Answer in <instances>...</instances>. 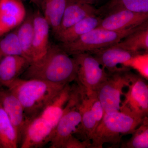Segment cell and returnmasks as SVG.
Masks as SVG:
<instances>
[{
  "instance_id": "8fae6325",
  "label": "cell",
  "mask_w": 148,
  "mask_h": 148,
  "mask_svg": "<svg viewBox=\"0 0 148 148\" xmlns=\"http://www.w3.org/2000/svg\"><path fill=\"white\" fill-rule=\"evenodd\" d=\"M90 53L98 59L108 73H112L125 67L128 68L130 62L135 56L143 53L134 52L114 45Z\"/></svg>"
},
{
  "instance_id": "7402d4cb",
  "label": "cell",
  "mask_w": 148,
  "mask_h": 148,
  "mask_svg": "<svg viewBox=\"0 0 148 148\" xmlns=\"http://www.w3.org/2000/svg\"><path fill=\"white\" fill-rule=\"evenodd\" d=\"M17 28V36L22 56L32 62V45L34 34L33 14L27 15Z\"/></svg>"
},
{
  "instance_id": "5b68a950",
  "label": "cell",
  "mask_w": 148,
  "mask_h": 148,
  "mask_svg": "<svg viewBox=\"0 0 148 148\" xmlns=\"http://www.w3.org/2000/svg\"><path fill=\"white\" fill-rule=\"evenodd\" d=\"M72 86L71 95L56 127L50 143L51 148H63L66 141L76 132L81 122L78 86L77 83Z\"/></svg>"
},
{
  "instance_id": "e0dca14e",
  "label": "cell",
  "mask_w": 148,
  "mask_h": 148,
  "mask_svg": "<svg viewBox=\"0 0 148 148\" xmlns=\"http://www.w3.org/2000/svg\"><path fill=\"white\" fill-rule=\"evenodd\" d=\"M31 62L21 55H10L0 61V83L4 87L20 77Z\"/></svg>"
},
{
  "instance_id": "f546056e",
  "label": "cell",
  "mask_w": 148,
  "mask_h": 148,
  "mask_svg": "<svg viewBox=\"0 0 148 148\" xmlns=\"http://www.w3.org/2000/svg\"><path fill=\"white\" fill-rule=\"evenodd\" d=\"M82 2L88 4L92 5L94 4L97 3L99 0H79Z\"/></svg>"
},
{
  "instance_id": "603a6c76",
  "label": "cell",
  "mask_w": 148,
  "mask_h": 148,
  "mask_svg": "<svg viewBox=\"0 0 148 148\" xmlns=\"http://www.w3.org/2000/svg\"><path fill=\"white\" fill-rule=\"evenodd\" d=\"M126 10L139 13H148V0H110L98 9L99 16L118 10Z\"/></svg>"
},
{
  "instance_id": "d4e9b609",
  "label": "cell",
  "mask_w": 148,
  "mask_h": 148,
  "mask_svg": "<svg viewBox=\"0 0 148 148\" xmlns=\"http://www.w3.org/2000/svg\"><path fill=\"white\" fill-rule=\"evenodd\" d=\"M129 140L121 148H148V116L144 119L143 121L132 133Z\"/></svg>"
},
{
  "instance_id": "9a60e30c",
  "label": "cell",
  "mask_w": 148,
  "mask_h": 148,
  "mask_svg": "<svg viewBox=\"0 0 148 148\" xmlns=\"http://www.w3.org/2000/svg\"><path fill=\"white\" fill-rule=\"evenodd\" d=\"M34 34L32 45V62L36 61L47 52L50 27L43 14L39 10L33 14Z\"/></svg>"
},
{
  "instance_id": "9c48e42d",
  "label": "cell",
  "mask_w": 148,
  "mask_h": 148,
  "mask_svg": "<svg viewBox=\"0 0 148 148\" xmlns=\"http://www.w3.org/2000/svg\"><path fill=\"white\" fill-rule=\"evenodd\" d=\"M130 82L128 90L124 94L125 99L121 103L120 111L140 118L148 114V85L147 79L130 72Z\"/></svg>"
},
{
  "instance_id": "6da1fadb",
  "label": "cell",
  "mask_w": 148,
  "mask_h": 148,
  "mask_svg": "<svg viewBox=\"0 0 148 148\" xmlns=\"http://www.w3.org/2000/svg\"><path fill=\"white\" fill-rule=\"evenodd\" d=\"M77 72L73 57L59 45L50 44L45 55L32 62L19 78L66 84L75 81Z\"/></svg>"
},
{
  "instance_id": "2e32d148",
  "label": "cell",
  "mask_w": 148,
  "mask_h": 148,
  "mask_svg": "<svg viewBox=\"0 0 148 148\" xmlns=\"http://www.w3.org/2000/svg\"><path fill=\"white\" fill-rule=\"evenodd\" d=\"M95 15H98V9L91 5L82 2L79 0H67L60 26L54 35L63 32L86 17Z\"/></svg>"
},
{
  "instance_id": "83f0119b",
  "label": "cell",
  "mask_w": 148,
  "mask_h": 148,
  "mask_svg": "<svg viewBox=\"0 0 148 148\" xmlns=\"http://www.w3.org/2000/svg\"><path fill=\"white\" fill-rule=\"evenodd\" d=\"M90 140L81 141L74 135L70 137L64 144L62 148H90Z\"/></svg>"
},
{
  "instance_id": "3957f363",
  "label": "cell",
  "mask_w": 148,
  "mask_h": 148,
  "mask_svg": "<svg viewBox=\"0 0 148 148\" xmlns=\"http://www.w3.org/2000/svg\"><path fill=\"white\" fill-rule=\"evenodd\" d=\"M144 119L121 111L104 113L91 136L90 148H102L107 143L119 145L122 137L132 134Z\"/></svg>"
},
{
  "instance_id": "d6986e66",
  "label": "cell",
  "mask_w": 148,
  "mask_h": 148,
  "mask_svg": "<svg viewBox=\"0 0 148 148\" xmlns=\"http://www.w3.org/2000/svg\"><path fill=\"white\" fill-rule=\"evenodd\" d=\"M102 18L98 15L88 16L63 32L54 35V36L61 43L72 42L92 29L98 27Z\"/></svg>"
},
{
  "instance_id": "277c9868",
  "label": "cell",
  "mask_w": 148,
  "mask_h": 148,
  "mask_svg": "<svg viewBox=\"0 0 148 148\" xmlns=\"http://www.w3.org/2000/svg\"><path fill=\"white\" fill-rule=\"evenodd\" d=\"M141 25L119 31H111L98 27L72 42L61 43L59 45L71 56L83 52L90 53L119 42Z\"/></svg>"
},
{
  "instance_id": "484cf974",
  "label": "cell",
  "mask_w": 148,
  "mask_h": 148,
  "mask_svg": "<svg viewBox=\"0 0 148 148\" xmlns=\"http://www.w3.org/2000/svg\"><path fill=\"white\" fill-rule=\"evenodd\" d=\"M10 55L22 56L17 36V29L9 32L0 39V61L4 57Z\"/></svg>"
},
{
  "instance_id": "7c38bea8",
  "label": "cell",
  "mask_w": 148,
  "mask_h": 148,
  "mask_svg": "<svg viewBox=\"0 0 148 148\" xmlns=\"http://www.w3.org/2000/svg\"><path fill=\"white\" fill-rule=\"evenodd\" d=\"M148 13L118 10L105 15L98 27L111 31H121L140 26L148 21Z\"/></svg>"
},
{
  "instance_id": "f1b7e54d",
  "label": "cell",
  "mask_w": 148,
  "mask_h": 148,
  "mask_svg": "<svg viewBox=\"0 0 148 148\" xmlns=\"http://www.w3.org/2000/svg\"><path fill=\"white\" fill-rule=\"evenodd\" d=\"M33 3L37 7L41 9L42 8V0H27Z\"/></svg>"
},
{
  "instance_id": "8992f818",
  "label": "cell",
  "mask_w": 148,
  "mask_h": 148,
  "mask_svg": "<svg viewBox=\"0 0 148 148\" xmlns=\"http://www.w3.org/2000/svg\"><path fill=\"white\" fill-rule=\"evenodd\" d=\"M130 69L124 68L112 73L108 76L95 92L104 111L109 113L120 111L123 90L130 82Z\"/></svg>"
},
{
  "instance_id": "5bb4252c",
  "label": "cell",
  "mask_w": 148,
  "mask_h": 148,
  "mask_svg": "<svg viewBox=\"0 0 148 148\" xmlns=\"http://www.w3.org/2000/svg\"><path fill=\"white\" fill-rule=\"evenodd\" d=\"M0 103L16 130L19 146L27 120L24 108L18 98L8 88L0 89Z\"/></svg>"
},
{
  "instance_id": "4dcf8cb0",
  "label": "cell",
  "mask_w": 148,
  "mask_h": 148,
  "mask_svg": "<svg viewBox=\"0 0 148 148\" xmlns=\"http://www.w3.org/2000/svg\"><path fill=\"white\" fill-rule=\"evenodd\" d=\"M3 87H4L0 83V89H1V88H2Z\"/></svg>"
},
{
  "instance_id": "ffe728a7",
  "label": "cell",
  "mask_w": 148,
  "mask_h": 148,
  "mask_svg": "<svg viewBox=\"0 0 148 148\" xmlns=\"http://www.w3.org/2000/svg\"><path fill=\"white\" fill-rule=\"evenodd\" d=\"M115 45L134 52L142 53V51L143 50L148 52V21L143 23L138 29Z\"/></svg>"
},
{
  "instance_id": "4316f807",
  "label": "cell",
  "mask_w": 148,
  "mask_h": 148,
  "mask_svg": "<svg viewBox=\"0 0 148 148\" xmlns=\"http://www.w3.org/2000/svg\"><path fill=\"white\" fill-rule=\"evenodd\" d=\"M128 68L137 70L141 76L148 80V53L139 54L130 62Z\"/></svg>"
},
{
  "instance_id": "7a4b0ae2",
  "label": "cell",
  "mask_w": 148,
  "mask_h": 148,
  "mask_svg": "<svg viewBox=\"0 0 148 148\" xmlns=\"http://www.w3.org/2000/svg\"><path fill=\"white\" fill-rule=\"evenodd\" d=\"M66 84L18 78L5 86L21 102L26 119L39 115Z\"/></svg>"
},
{
  "instance_id": "44dd1931",
  "label": "cell",
  "mask_w": 148,
  "mask_h": 148,
  "mask_svg": "<svg viewBox=\"0 0 148 148\" xmlns=\"http://www.w3.org/2000/svg\"><path fill=\"white\" fill-rule=\"evenodd\" d=\"M67 0H42L43 14L47 20L53 35L58 31Z\"/></svg>"
},
{
  "instance_id": "52a82bcc",
  "label": "cell",
  "mask_w": 148,
  "mask_h": 148,
  "mask_svg": "<svg viewBox=\"0 0 148 148\" xmlns=\"http://www.w3.org/2000/svg\"><path fill=\"white\" fill-rule=\"evenodd\" d=\"M77 83L79 91L82 121L75 134L80 137L82 141H90L92 134L103 118L104 111L96 92L88 91Z\"/></svg>"
},
{
  "instance_id": "4fadbf2b",
  "label": "cell",
  "mask_w": 148,
  "mask_h": 148,
  "mask_svg": "<svg viewBox=\"0 0 148 148\" xmlns=\"http://www.w3.org/2000/svg\"><path fill=\"white\" fill-rule=\"evenodd\" d=\"M26 13L21 0H0V39L18 27Z\"/></svg>"
},
{
  "instance_id": "cb8c5ba5",
  "label": "cell",
  "mask_w": 148,
  "mask_h": 148,
  "mask_svg": "<svg viewBox=\"0 0 148 148\" xmlns=\"http://www.w3.org/2000/svg\"><path fill=\"white\" fill-rule=\"evenodd\" d=\"M18 146L16 130L0 103V148H17Z\"/></svg>"
},
{
  "instance_id": "ac0fdd59",
  "label": "cell",
  "mask_w": 148,
  "mask_h": 148,
  "mask_svg": "<svg viewBox=\"0 0 148 148\" xmlns=\"http://www.w3.org/2000/svg\"><path fill=\"white\" fill-rule=\"evenodd\" d=\"M72 89L73 86L70 84H66L40 114L49 122L55 129L71 97Z\"/></svg>"
},
{
  "instance_id": "ba28073f",
  "label": "cell",
  "mask_w": 148,
  "mask_h": 148,
  "mask_svg": "<svg viewBox=\"0 0 148 148\" xmlns=\"http://www.w3.org/2000/svg\"><path fill=\"white\" fill-rule=\"evenodd\" d=\"M77 64L75 81L88 91H95L108 73L92 54L83 52L72 55Z\"/></svg>"
},
{
  "instance_id": "30bf717a",
  "label": "cell",
  "mask_w": 148,
  "mask_h": 148,
  "mask_svg": "<svg viewBox=\"0 0 148 148\" xmlns=\"http://www.w3.org/2000/svg\"><path fill=\"white\" fill-rule=\"evenodd\" d=\"M54 131L53 125L39 115L27 122L19 146L21 148L42 147L50 143Z\"/></svg>"
}]
</instances>
